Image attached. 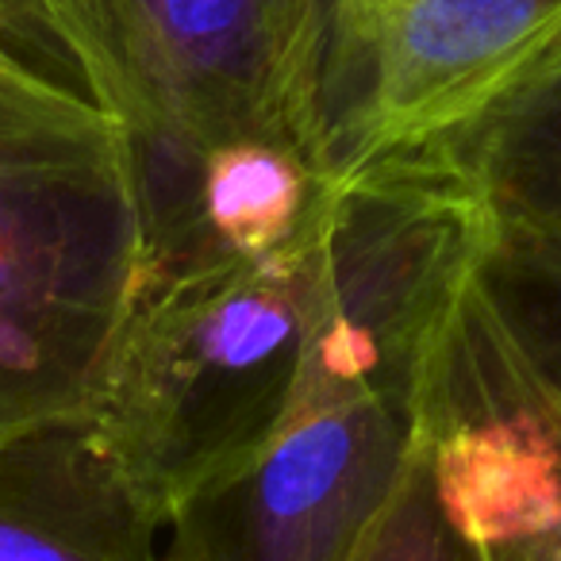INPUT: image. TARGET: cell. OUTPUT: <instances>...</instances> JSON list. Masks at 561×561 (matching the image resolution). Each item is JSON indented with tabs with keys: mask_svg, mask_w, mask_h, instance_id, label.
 <instances>
[{
	"mask_svg": "<svg viewBox=\"0 0 561 561\" xmlns=\"http://www.w3.org/2000/svg\"><path fill=\"white\" fill-rule=\"evenodd\" d=\"M320 201V188H316ZM316 201L270 254L142 270L89 423L158 515L239 466L289 412L312 316Z\"/></svg>",
	"mask_w": 561,
	"mask_h": 561,
	"instance_id": "cell-1",
	"label": "cell"
},
{
	"mask_svg": "<svg viewBox=\"0 0 561 561\" xmlns=\"http://www.w3.org/2000/svg\"><path fill=\"white\" fill-rule=\"evenodd\" d=\"M139 277V178L119 119L0 150V443L93 408Z\"/></svg>",
	"mask_w": 561,
	"mask_h": 561,
	"instance_id": "cell-2",
	"label": "cell"
},
{
	"mask_svg": "<svg viewBox=\"0 0 561 561\" xmlns=\"http://www.w3.org/2000/svg\"><path fill=\"white\" fill-rule=\"evenodd\" d=\"M561 50V0H305L289 142L335 188L435 150Z\"/></svg>",
	"mask_w": 561,
	"mask_h": 561,
	"instance_id": "cell-3",
	"label": "cell"
},
{
	"mask_svg": "<svg viewBox=\"0 0 561 561\" xmlns=\"http://www.w3.org/2000/svg\"><path fill=\"white\" fill-rule=\"evenodd\" d=\"M438 362L369 381L300 374L270 438L170 507L162 561H351L427 435Z\"/></svg>",
	"mask_w": 561,
	"mask_h": 561,
	"instance_id": "cell-4",
	"label": "cell"
},
{
	"mask_svg": "<svg viewBox=\"0 0 561 561\" xmlns=\"http://www.w3.org/2000/svg\"><path fill=\"white\" fill-rule=\"evenodd\" d=\"M104 4L142 208H196L204 154L227 142L293 150L285 89L305 0Z\"/></svg>",
	"mask_w": 561,
	"mask_h": 561,
	"instance_id": "cell-5",
	"label": "cell"
},
{
	"mask_svg": "<svg viewBox=\"0 0 561 561\" xmlns=\"http://www.w3.org/2000/svg\"><path fill=\"white\" fill-rule=\"evenodd\" d=\"M0 561H162V515L89 415L0 443Z\"/></svg>",
	"mask_w": 561,
	"mask_h": 561,
	"instance_id": "cell-6",
	"label": "cell"
},
{
	"mask_svg": "<svg viewBox=\"0 0 561 561\" xmlns=\"http://www.w3.org/2000/svg\"><path fill=\"white\" fill-rule=\"evenodd\" d=\"M469 316L500 381L542 420L561 454V239L492 216Z\"/></svg>",
	"mask_w": 561,
	"mask_h": 561,
	"instance_id": "cell-7",
	"label": "cell"
},
{
	"mask_svg": "<svg viewBox=\"0 0 561 561\" xmlns=\"http://www.w3.org/2000/svg\"><path fill=\"white\" fill-rule=\"evenodd\" d=\"M438 150L496 219L561 239V50Z\"/></svg>",
	"mask_w": 561,
	"mask_h": 561,
	"instance_id": "cell-8",
	"label": "cell"
},
{
	"mask_svg": "<svg viewBox=\"0 0 561 561\" xmlns=\"http://www.w3.org/2000/svg\"><path fill=\"white\" fill-rule=\"evenodd\" d=\"M316 188V178L289 147L239 139L204 154L201 216L224 250L257 257L297 234Z\"/></svg>",
	"mask_w": 561,
	"mask_h": 561,
	"instance_id": "cell-9",
	"label": "cell"
},
{
	"mask_svg": "<svg viewBox=\"0 0 561 561\" xmlns=\"http://www.w3.org/2000/svg\"><path fill=\"white\" fill-rule=\"evenodd\" d=\"M0 50L58 93L124 124L104 0H0Z\"/></svg>",
	"mask_w": 561,
	"mask_h": 561,
	"instance_id": "cell-10",
	"label": "cell"
},
{
	"mask_svg": "<svg viewBox=\"0 0 561 561\" xmlns=\"http://www.w3.org/2000/svg\"><path fill=\"white\" fill-rule=\"evenodd\" d=\"M351 561H492L489 550L446 512L431 473L427 435Z\"/></svg>",
	"mask_w": 561,
	"mask_h": 561,
	"instance_id": "cell-11",
	"label": "cell"
},
{
	"mask_svg": "<svg viewBox=\"0 0 561 561\" xmlns=\"http://www.w3.org/2000/svg\"><path fill=\"white\" fill-rule=\"evenodd\" d=\"M89 116H104V112L58 93L55 85L27 73L0 50V150L47 139L66 127L85 124Z\"/></svg>",
	"mask_w": 561,
	"mask_h": 561,
	"instance_id": "cell-12",
	"label": "cell"
},
{
	"mask_svg": "<svg viewBox=\"0 0 561 561\" xmlns=\"http://www.w3.org/2000/svg\"><path fill=\"white\" fill-rule=\"evenodd\" d=\"M519 542H523V538H519ZM527 542H535L550 561H561V504L553 507V515L542 523V530H535Z\"/></svg>",
	"mask_w": 561,
	"mask_h": 561,
	"instance_id": "cell-13",
	"label": "cell"
},
{
	"mask_svg": "<svg viewBox=\"0 0 561 561\" xmlns=\"http://www.w3.org/2000/svg\"><path fill=\"white\" fill-rule=\"evenodd\" d=\"M484 550H489V558H492V561H550L542 550H538L535 542H527V538H523V542H496V546H484Z\"/></svg>",
	"mask_w": 561,
	"mask_h": 561,
	"instance_id": "cell-14",
	"label": "cell"
}]
</instances>
